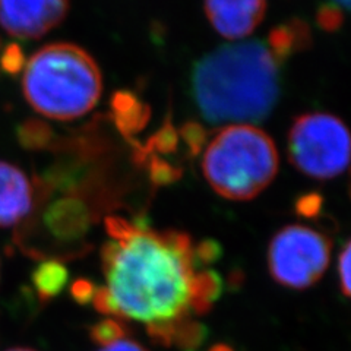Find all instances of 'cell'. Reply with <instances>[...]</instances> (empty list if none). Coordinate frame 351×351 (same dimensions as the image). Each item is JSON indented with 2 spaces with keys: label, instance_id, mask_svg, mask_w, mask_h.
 Returning <instances> with one entry per match:
<instances>
[{
  "label": "cell",
  "instance_id": "1",
  "mask_svg": "<svg viewBox=\"0 0 351 351\" xmlns=\"http://www.w3.org/2000/svg\"><path fill=\"white\" fill-rule=\"evenodd\" d=\"M110 241L101 249L106 285L95 289L98 313L147 326L191 313L193 245L186 233L154 232L122 217L104 219Z\"/></svg>",
  "mask_w": 351,
  "mask_h": 351
},
{
  "label": "cell",
  "instance_id": "2",
  "mask_svg": "<svg viewBox=\"0 0 351 351\" xmlns=\"http://www.w3.org/2000/svg\"><path fill=\"white\" fill-rule=\"evenodd\" d=\"M278 56L262 41L218 47L195 64L193 100L210 123L254 125L280 98Z\"/></svg>",
  "mask_w": 351,
  "mask_h": 351
},
{
  "label": "cell",
  "instance_id": "3",
  "mask_svg": "<svg viewBox=\"0 0 351 351\" xmlns=\"http://www.w3.org/2000/svg\"><path fill=\"white\" fill-rule=\"evenodd\" d=\"M22 88L38 114L73 120L86 114L100 100L103 76L84 49L71 43H53L28 60Z\"/></svg>",
  "mask_w": 351,
  "mask_h": 351
},
{
  "label": "cell",
  "instance_id": "4",
  "mask_svg": "<svg viewBox=\"0 0 351 351\" xmlns=\"http://www.w3.org/2000/svg\"><path fill=\"white\" fill-rule=\"evenodd\" d=\"M202 171L219 196L249 201L277 176L278 152L274 141L254 125H230L206 145Z\"/></svg>",
  "mask_w": 351,
  "mask_h": 351
},
{
  "label": "cell",
  "instance_id": "5",
  "mask_svg": "<svg viewBox=\"0 0 351 351\" xmlns=\"http://www.w3.org/2000/svg\"><path fill=\"white\" fill-rule=\"evenodd\" d=\"M289 158L295 169L312 179L337 178L351 162L347 125L329 113L299 116L289 132Z\"/></svg>",
  "mask_w": 351,
  "mask_h": 351
},
{
  "label": "cell",
  "instance_id": "6",
  "mask_svg": "<svg viewBox=\"0 0 351 351\" xmlns=\"http://www.w3.org/2000/svg\"><path fill=\"white\" fill-rule=\"evenodd\" d=\"M332 243L325 234L306 226H285L272 237L268 268L272 280L294 290L309 289L325 274Z\"/></svg>",
  "mask_w": 351,
  "mask_h": 351
},
{
  "label": "cell",
  "instance_id": "7",
  "mask_svg": "<svg viewBox=\"0 0 351 351\" xmlns=\"http://www.w3.org/2000/svg\"><path fill=\"white\" fill-rule=\"evenodd\" d=\"M69 12V0H0V25L21 40L40 38Z\"/></svg>",
  "mask_w": 351,
  "mask_h": 351
},
{
  "label": "cell",
  "instance_id": "8",
  "mask_svg": "<svg viewBox=\"0 0 351 351\" xmlns=\"http://www.w3.org/2000/svg\"><path fill=\"white\" fill-rule=\"evenodd\" d=\"M267 6L268 0H205V14L218 34L240 40L261 24Z\"/></svg>",
  "mask_w": 351,
  "mask_h": 351
},
{
  "label": "cell",
  "instance_id": "9",
  "mask_svg": "<svg viewBox=\"0 0 351 351\" xmlns=\"http://www.w3.org/2000/svg\"><path fill=\"white\" fill-rule=\"evenodd\" d=\"M37 202V189L24 170L0 161V227L24 223Z\"/></svg>",
  "mask_w": 351,
  "mask_h": 351
},
{
  "label": "cell",
  "instance_id": "10",
  "mask_svg": "<svg viewBox=\"0 0 351 351\" xmlns=\"http://www.w3.org/2000/svg\"><path fill=\"white\" fill-rule=\"evenodd\" d=\"M147 332L154 343L164 347L176 346L182 351H196L204 344L208 334L202 324L192 321L189 316L174 322L149 325Z\"/></svg>",
  "mask_w": 351,
  "mask_h": 351
},
{
  "label": "cell",
  "instance_id": "11",
  "mask_svg": "<svg viewBox=\"0 0 351 351\" xmlns=\"http://www.w3.org/2000/svg\"><path fill=\"white\" fill-rule=\"evenodd\" d=\"M32 287L41 304H47L63 291L69 281V271L59 259H46L31 274Z\"/></svg>",
  "mask_w": 351,
  "mask_h": 351
},
{
  "label": "cell",
  "instance_id": "12",
  "mask_svg": "<svg viewBox=\"0 0 351 351\" xmlns=\"http://www.w3.org/2000/svg\"><path fill=\"white\" fill-rule=\"evenodd\" d=\"M223 291V280L211 269L195 272L192 282L191 311L197 315H205L211 311L213 303Z\"/></svg>",
  "mask_w": 351,
  "mask_h": 351
},
{
  "label": "cell",
  "instance_id": "13",
  "mask_svg": "<svg viewBox=\"0 0 351 351\" xmlns=\"http://www.w3.org/2000/svg\"><path fill=\"white\" fill-rule=\"evenodd\" d=\"M129 334L130 328L128 324L123 319H120V317L113 316H107L90 328L91 341L101 347H107L120 341V339H125Z\"/></svg>",
  "mask_w": 351,
  "mask_h": 351
},
{
  "label": "cell",
  "instance_id": "14",
  "mask_svg": "<svg viewBox=\"0 0 351 351\" xmlns=\"http://www.w3.org/2000/svg\"><path fill=\"white\" fill-rule=\"evenodd\" d=\"M223 254L221 245L217 243L215 240H204L196 247H193V263L195 268L197 265H210L215 262Z\"/></svg>",
  "mask_w": 351,
  "mask_h": 351
},
{
  "label": "cell",
  "instance_id": "15",
  "mask_svg": "<svg viewBox=\"0 0 351 351\" xmlns=\"http://www.w3.org/2000/svg\"><path fill=\"white\" fill-rule=\"evenodd\" d=\"M339 287L344 295L351 299V240L344 246L338 261Z\"/></svg>",
  "mask_w": 351,
  "mask_h": 351
},
{
  "label": "cell",
  "instance_id": "16",
  "mask_svg": "<svg viewBox=\"0 0 351 351\" xmlns=\"http://www.w3.org/2000/svg\"><path fill=\"white\" fill-rule=\"evenodd\" d=\"M95 289L97 285L93 281L86 278H78L71 285V295L76 303L84 306L88 303H93Z\"/></svg>",
  "mask_w": 351,
  "mask_h": 351
},
{
  "label": "cell",
  "instance_id": "17",
  "mask_svg": "<svg viewBox=\"0 0 351 351\" xmlns=\"http://www.w3.org/2000/svg\"><path fill=\"white\" fill-rule=\"evenodd\" d=\"M322 196L317 193H309L302 196L295 202V213L304 218H315L322 210Z\"/></svg>",
  "mask_w": 351,
  "mask_h": 351
},
{
  "label": "cell",
  "instance_id": "18",
  "mask_svg": "<svg viewBox=\"0 0 351 351\" xmlns=\"http://www.w3.org/2000/svg\"><path fill=\"white\" fill-rule=\"evenodd\" d=\"M2 66L8 72H18L21 68H24V54L16 46H9L2 58Z\"/></svg>",
  "mask_w": 351,
  "mask_h": 351
},
{
  "label": "cell",
  "instance_id": "19",
  "mask_svg": "<svg viewBox=\"0 0 351 351\" xmlns=\"http://www.w3.org/2000/svg\"><path fill=\"white\" fill-rule=\"evenodd\" d=\"M100 351H148V350L144 346L134 341V339L125 338V339H120L117 343L103 347Z\"/></svg>",
  "mask_w": 351,
  "mask_h": 351
},
{
  "label": "cell",
  "instance_id": "20",
  "mask_svg": "<svg viewBox=\"0 0 351 351\" xmlns=\"http://www.w3.org/2000/svg\"><path fill=\"white\" fill-rule=\"evenodd\" d=\"M210 351H234V350L227 344H215L214 347H211Z\"/></svg>",
  "mask_w": 351,
  "mask_h": 351
},
{
  "label": "cell",
  "instance_id": "21",
  "mask_svg": "<svg viewBox=\"0 0 351 351\" xmlns=\"http://www.w3.org/2000/svg\"><path fill=\"white\" fill-rule=\"evenodd\" d=\"M334 2L337 5H339V6H343L344 9L350 10V12H351V0H334Z\"/></svg>",
  "mask_w": 351,
  "mask_h": 351
},
{
  "label": "cell",
  "instance_id": "22",
  "mask_svg": "<svg viewBox=\"0 0 351 351\" xmlns=\"http://www.w3.org/2000/svg\"><path fill=\"white\" fill-rule=\"evenodd\" d=\"M6 351H37V350H32L28 347H15V348H9Z\"/></svg>",
  "mask_w": 351,
  "mask_h": 351
}]
</instances>
